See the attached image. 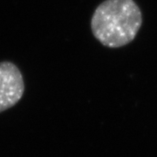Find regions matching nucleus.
I'll use <instances>...</instances> for the list:
<instances>
[{
  "label": "nucleus",
  "mask_w": 157,
  "mask_h": 157,
  "mask_svg": "<svg viewBox=\"0 0 157 157\" xmlns=\"http://www.w3.org/2000/svg\"><path fill=\"white\" fill-rule=\"evenodd\" d=\"M142 25V13L134 0H105L91 19V30L99 42L119 48L135 39Z\"/></svg>",
  "instance_id": "1"
},
{
  "label": "nucleus",
  "mask_w": 157,
  "mask_h": 157,
  "mask_svg": "<svg viewBox=\"0 0 157 157\" xmlns=\"http://www.w3.org/2000/svg\"><path fill=\"white\" fill-rule=\"evenodd\" d=\"M25 93L19 68L11 61L0 62V113L15 106Z\"/></svg>",
  "instance_id": "2"
}]
</instances>
